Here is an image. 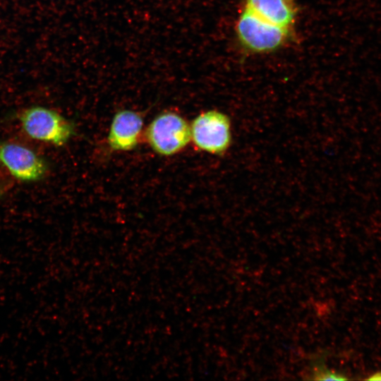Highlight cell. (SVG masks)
I'll return each mask as SVG.
<instances>
[{
    "label": "cell",
    "mask_w": 381,
    "mask_h": 381,
    "mask_svg": "<svg viewBox=\"0 0 381 381\" xmlns=\"http://www.w3.org/2000/svg\"><path fill=\"white\" fill-rule=\"evenodd\" d=\"M235 31L241 46L254 54L276 51L293 37L292 28L269 22L245 8L238 18Z\"/></svg>",
    "instance_id": "6da1fadb"
},
{
    "label": "cell",
    "mask_w": 381,
    "mask_h": 381,
    "mask_svg": "<svg viewBox=\"0 0 381 381\" xmlns=\"http://www.w3.org/2000/svg\"><path fill=\"white\" fill-rule=\"evenodd\" d=\"M18 120L23 131L29 138L61 147L73 135V124L56 111L32 106L20 111Z\"/></svg>",
    "instance_id": "7a4b0ae2"
},
{
    "label": "cell",
    "mask_w": 381,
    "mask_h": 381,
    "mask_svg": "<svg viewBox=\"0 0 381 381\" xmlns=\"http://www.w3.org/2000/svg\"><path fill=\"white\" fill-rule=\"evenodd\" d=\"M144 135L153 151L164 156L178 153L191 140L189 123L171 111L157 115L147 126Z\"/></svg>",
    "instance_id": "3957f363"
},
{
    "label": "cell",
    "mask_w": 381,
    "mask_h": 381,
    "mask_svg": "<svg viewBox=\"0 0 381 381\" xmlns=\"http://www.w3.org/2000/svg\"><path fill=\"white\" fill-rule=\"evenodd\" d=\"M191 140L202 151L221 155L231 143V126L228 116L217 110L198 115L190 125Z\"/></svg>",
    "instance_id": "277c9868"
},
{
    "label": "cell",
    "mask_w": 381,
    "mask_h": 381,
    "mask_svg": "<svg viewBox=\"0 0 381 381\" xmlns=\"http://www.w3.org/2000/svg\"><path fill=\"white\" fill-rule=\"evenodd\" d=\"M0 165L16 180L32 183L48 172L45 159L30 147L13 141H0Z\"/></svg>",
    "instance_id": "5b68a950"
},
{
    "label": "cell",
    "mask_w": 381,
    "mask_h": 381,
    "mask_svg": "<svg viewBox=\"0 0 381 381\" xmlns=\"http://www.w3.org/2000/svg\"><path fill=\"white\" fill-rule=\"evenodd\" d=\"M143 127V116L132 110L119 111L113 117L107 143L115 151H129L139 143Z\"/></svg>",
    "instance_id": "8992f818"
},
{
    "label": "cell",
    "mask_w": 381,
    "mask_h": 381,
    "mask_svg": "<svg viewBox=\"0 0 381 381\" xmlns=\"http://www.w3.org/2000/svg\"><path fill=\"white\" fill-rule=\"evenodd\" d=\"M244 8L274 24L292 28L298 8L295 0H243Z\"/></svg>",
    "instance_id": "52a82bcc"
},
{
    "label": "cell",
    "mask_w": 381,
    "mask_h": 381,
    "mask_svg": "<svg viewBox=\"0 0 381 381\" xmlns=\"http://www.w3.org/2000/svg\"><path fill=\"white\" fill-rule=\"evenodd\" d=\"M311 364L312 365L310 374V379L311 380H344L348 379L344 374L328 370V368H327L322 362L321 358H320L319 361L315 359Z\"/></svg>",
    "instance_id": "ba28073f"
},
{
    "label": "cell",
    "mask_w": 381,
    "mask_h": 381,
    "mask_svg": "<svg viewBox=\"0 0 381 381\" xmlns=\"http://www.w3.org/2000/svg\"><path fill=\"white\" fill-rule=\"evenodd\" d=\"M368 380H381V370L377 371V373L370 375L368 378Z\"/></svg>",
    "instance_id": "9c48e42d"
},
{
    "label": "cell",
    "mask_w": 381,
    "mask_h": 381,
    "mask_svg": "<svg viewBox=\"0 0 381 381\" xmlns=\"http://www.w3.org/2000/svg\"><path fill=\"white\" fill-rule=\"evenodd\" d=\"M2 194H3L2 190L0 188V197L2 196Z\"/></svg>",
    "instance_id": "30bf717a"
}]
</instances>
